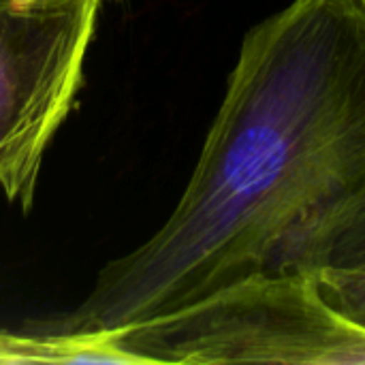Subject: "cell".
Returning <instances> with one entry per match:
<instances>
[{
    "label": "cell",
    "mask_w": 365,
    "mask_h": 365,
    "mask_svg": "<svg viewBox=\"0 0 365 365\" xmlns=\"http://www.w3.org/2000/svg\"><path fill=\"white\" fill-rule=\"evenodd\" d=\"M364 186L365 0H293L244 36L167 222L47 329L135 327L263 274L299 225Z\"/></svg>",
    "instance_id": "obj_1"
},
{
    "label": "cell",
    "mask_w": 365,
    "mask_h": 365,
    "mask_svg": "<svg viewBox=\"0 0 365 365\" xmlns=\"http://www.w3.org/2000/svg\"><path fill=\"white\" fill-rule=\"evenodd\" d=\"M115 331L150 365H365V327L340 314L304 272L255 274Z\"/></svg>",
    "instance_id": "obj_2"
},
{
    "label": "cell",
    "mask_w": 365,
    "mask_h": 365,
    "mask_svg": "<svg viewBox=\"0 0 365 365\" xmlns=\"http://www.w3.org/2000/svg\"><path fill=\"white\" fill-rule=\"evenodd\" d=\"M101 0H0V190L28 212L68 118Z\"/></svg>",
    "instance_id": "obj_3"
},
{
    "label": "cell",
    "mask_w": 365,
    "mask_h": 365,
    "mask_svg": "<svg viewBox=\"0 0 365 365\" xmlns=\"http://www.w3.org/2000/svg\"><path fill=\"white\" fill-rule=\"evenodd\" d=\"M365 269V186L299 225L265 272Z\"/></svg>",
    "instance_id": "obj_4"
},
{
    "label": "cell",
    "mask_w": 365,
    "mask_h": 365,
    "mask_svg": "<svg viewBox=\"0 0 365 365\" xmlns=\"http://www.w3.org/2000/svg\"><path fill=\"white\" fill-rule=\"evenodd\" d=\"M98 364L145 365L115 329L92 331H11L0 327V365Z\"/></svg>",
    "instance_id": "obj_5"
},
{
    "label": "cell",
    "mask_w": 365,
    "mask_h": 365,
    "mask_svg": "<svg viewBox=\"0 0 365 365\" xmlns=\"http://www.w3.org/2000/svg\"><path fill=\"white\" fill-rule=\"evenodd\" d=\"M312 278L340 314L365 327V269H319Z\"/></svg>",
    "instance_id": "obj_6"
}]
</instances>
